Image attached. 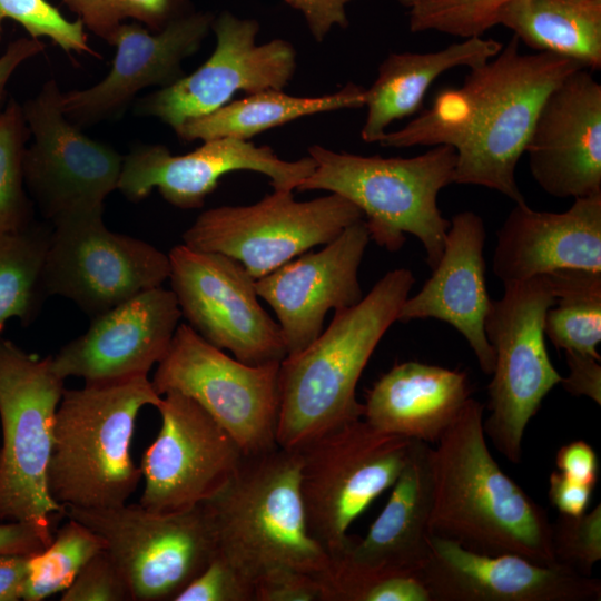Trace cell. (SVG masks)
<instances>
[{"instance_id":"obj_1","label":"cell","mask_w":601,"mask_h":601,"mask_svg":"<svg viewBox=\"0 0 601 601\" xmlns=\"http://www.w3.org/2000/svg\"><path fill=\"white\" fill-rule=\"evenodd\" d=\"M513 36L493 58L471 68L462 86L441 89L432 105L403 128L386 131L383 147L446 145L456 151L453 183L483 186L524 204L518 162L550 92L578 61L522 53Z\"/></svg>"},{"instance_id":"obj_2","label":"cell","mask_w":601,"mask_h":601,"mask_svg":"<svg viewBox=\"0 0 601 601\" xmlns=\"http://www.w3.org/2000/svg\"><path fill=\"white\" fill-rule=\"evenodd\" d=\"M483 412L484 405L470 397L432 451L430 534L474 552L559 566L548 513L490 453Z\"/></svg>"},{"instance_id":"obj_3","label":"cell","mask_w":601,"mask_h":601,"mask_svg":"<svg viewBox=\"0 0 601 601\" xmlns=\"http://www.w3.org/2000/svg\"><path fill=\"white\" fill-rule=\"evenodd\" d=\"M410 269L386 273L352 307L335 311L329 326L279 366L278 446L302 450L364 415L358 380L384 334L397 321L414 285Z\"/></svg>"},{"instance_id":"obj_4","label":"cell","mask_w":601,"mask_h":601,"mask_svg":"<svg viewBox=\"0 0 601 601\" xmlns=\"http://www.w3.org/2000/svg\"><path fill=\"white\" fill-rule=\"evenodd\" d=\"M161 396L148 376L65 390L52 427L47 486L58 504L108 509L127 503L141 480L131 441L141 408Z\"/></svg>"},{"instance_id":"obj_5","label":"cell","mask_w":601,"mask_h":601,"mask_svg":"<svg viewBox=\"0 0 601 601\" xmlns=\"http://www.w3.org/2000/svg\"><path fill=\"white\" fill-rule=\"evenodd\" d=\"M298 450L246 455L229 482L203 504L217 551L255 581L277 569L331 578L332 561L309 534Z\"/></svg>"},{"instance_id":"obj_6","label":"cell","mask_w":601,"mask_h":601,"mask_svg":"<svg viewBox=\"0 0 601 601\" xmlns=\"http://www.w3.org/2000/svg\"><path fill=\"white\" fill-rule=\"evenodd\" d=\"M308 156L315 168L297 190H326L346 198L361 209L370 239L380 247L396 252L403 247L405 234H411L422 243L427 265L436 266L450 227L437 196L453 183L454 148L439 145L411 158H384L314 145Z\"/></svg>"},{"instance_id":"obj_7","label":"cell","mask_w":601,"mask_h":601,"mask_svg":"<svg viewBox=\"0 0 601 601\" xmlns=\"http://www.w3.org/2000/svg\"><path fill=\"white\" fill-rule=\"evenodd\" d=\"M63 384L51 355L28 353L0 335V523H30L49 541L55 520L66 512L47 486Z\"/></svg>"},{"instance_id":"obj_8","label":"cell","mask_w":601,"mask_h":601,"mask_svg":"<svg viewBox=\"0 0 601 601\" xmlns=\"http://www.w3.org/2000/svg\"><path fill=\"white\" fill-rule=\"evenodd\" d=\"M554 302L548 275H539L504 284L503 296L491 300L485 317L495 363L487 387L490 415L483 430L512 464L521 462L530 420L562 380L544 343V318Z\"/></svg>"},{"instance_id":"obj_9","label":"cell","mask_w":601,"mask_h":601,"mask_svg":"<svg viewBox=\"0 0 601 601\" xmlns=\"http://www.w3.org/2000/svg\"><path fill=\"white\" fill-rule=\"evenodd\" d=\"M411 441L381 432L362 417L299 450L307 528L332 566L352 543L347 531L353 521L396 481Z\"/></svg>"},{"instance_id":"obj_10","label":"cell","mask_w":601,"mask_h":601,"mask_svg":"<svg viewBox=\"0 0 601 601\" xmlns=\"http://www.w3.org/2000/svg\"><path fill=\"white\" fill-rule=\"evenodd\" d=\"M363 217L356 205L337 194L298 201L292 190H274L253 205L203 211L183 240L190 248L236 259L258 279L331 243Z\"/></svg>"},{"instance_id":"obj_11","label":"cell","mask_w":601,"mask_h":601,"mask_svg":"<svg viewBox=\"0 0 601 601\" xmlns=\"http://www.w3.org/2000/svg\"><path fill=\"white\" fill-rule=\"evenodd\" d=\"M105 543L134 601H174L211 561L217 544L203 504L155 513L139 503L108 509L66 506Z\"/></svg>"},{"instance_id":"obj_12","label":"cell","mask_w":601,"mask_h":601,"mask_svg":"<svg viewBox=\"0 0 601 601\" xmlns=\"http://www.w3.org/2000/svg\"><path fill=\"white\" fill-rule=\"evenodd\" d=\"M61 90L47 80L22 104L32 141L23 155V178L33 206L51 226L104 215L117 189L124 156L85 135L61 108Z\"/></svg>"},{"instance_id":"obj_13","label":"cell","mask_w":601,"mask_h":601,"mask_svg":"<svg viewBox=\"0 0 601 601\" xmlns=\"http://www.w3.org/2000/svg\"><path fill=\"white\" fill-rule=\"evenodd\" d=\"M279 366L280 362L245 364L180 324L151 384L160 396L175 391L196 401L245 456L255 455L278 445Z\"/></svg>"},{"instance_id":"obj_14","label":"cell","mask_w":601,"mask_h":601,"mask_svg":"<svg viewBox=\"0 0 601 601\" xmlns=\"http://www.w3.org/2000/svg\"><path fill=\"white\" fill-rule=\"evenodd\" d=\"M181 316L205 341L249 365L286 356L279 325L263 308L255 278L236 259L183 245L168 254Z\"/></svg>"},{"instance_id":"obj_15","label":"cell","mask_w":601,"mask_h":601,"mask_svg":"<svg viewBox=\"0 0 601 601\" xmlns=\"http://www.w3.org/2000/svg\"><path fill=\"white\" fill-rule=\"evenodd\" d=\"M104 215L51 226L45 262L49 296L73 302L91 318L168 279V255L149 243L109 230Z\"/></svg>"},{"instance_id":"obj_16","label":"cell","mask_w":601,"mask_h":601,"mask_svg":"<svg viewBox=\"0 0 601 601\" xmlns=\"http://www.w3.org/2000/svg\"><path fill=\"white\" fill-rule=\"evenodd\" d=\"M157 405L160 431L144 452L139 504L155 513L186 511L218 493L245 454L196 401L175 391Z\"/></svg>"},{"instance_id":"obj_17","label":"cell","mask_w":601,"mask_h":601,"mask_svg":"<svg viewBox=\"0 0 601 601\" xmlns=\"http://www.w3.org/2000/svg\"><path fill=\"white\" fill-rule=\"evenodd\" d=\"M211 29L216 47L193 73L140 98L135 115L156 117L176 131L186 121L227 105L238 91L283 90L296 69V51L284 39L257 45L259 24L223 12Z\"/></svg>"},{"instance_id":"obj_18","label":"cell","mask_w":601,"mask_h":601,"mask_svg":"<svg viewBox=\"0 0 601 601\" xmlns=\"http://www.w3.org/2000/svg\"><path fill=\"white\" fill-rule=\"evenodd\" d=\"M314 168L311 156L284 160L269 146L230 137L204 140L185 155H173L164 145L139 144L124 156L117 189L138 203L157 188L170 205L196 209L204 206L219 179L231 171H257L269 178L274 190L293 191Z\"/></svg>"},{"instance_id":"obj_19","label":"cell","mask_w":601,"mask_h":601,"mask_svg":"<svg viewBox=\"0 0 601 601\" xmlns=\"http://www.w3.org/2000/svg\"><path fill=\"white\" fill-rule=\"evenodd\" d=\"M368 242L363 218L319 252L302 254L255 280L258 297L275 312L287 356L322 334L328 311L352 307L363 298L358 268Z\"/></svg>"},{"instance_id":"obj_20","label":"cell","mask_w":601,"mask_h":601,"mask_svg":"<svg viewBox=\"0 0 601 601\" xmlns=\"http://www.w3.org/2000/svg\"><path fill=\"white\" fill-rule=\"evenodd\" d=\"M180 317L171 289H146L92 317L82 335L51 355L52 368L85 383L147 376L167 354Z\"/></svg>"},{"instance_id":"obj_21","label":"cell","mask_w":601,"mask_h":601,"mask_svg":"<svg viewBox=\"0 0 601 601\" xmlns=\"http://www.w3.org/2000/svg\"><path fill=\"white\" fill-rule=\"evenodd\" d=\"M210 12L191 11L154 32L128 21L117 30L112 66L98 83L61 92L65 116L78 127L119 117L142 89L165 88L184 75L181 63L197 52L211 29Z\"/></svg>"},{"instance_id":"obj_22","label":"cell","mask_w":601,"mask_h":601,"mask_svg":"<svg viewBox=\"0 0 601 601\" xmlns=\"http://www.w3.org/2000/svg\"><path fill=\"white\" fill-rule=\"evenodd\" d=\"M525 152L533 179L549 195L601 194V85L577 69L546 97Z\"/></svg>"},{"instance_id":"obj_23","label":"cell","mask_w":601,"mask_h":601,"mask_svg":"<svg viewBox=\"0 0 601 601\" xmlns=\"http://www.w3.org/2000/svg\"><path fill=\"white\" fill-rule=\"evenodd\" d=\"M431 601H597L601 583L565 566L516 554L490 555L431 535L421 570Z\"/></svg>"},{"instance_id":"obj_24","label":"cell","mask_w":601,"mask_h":601,"mask_svg":"<svg viewBox=\"0 0 601 601\" xmlns=\"http://www.w3.org/2000/svg\"><path fill=\"white\" fill-rule=\"evenodd\" d=\"M483 219L466 210L450 221L442 256L421 290L403 303L397 321L434 318L457 329L486 375L495 356L485 334L491 298L485 284Z\"/></svg>"},{"instance_id":"obj_25","label":"cell","mask_w":601,"mask_h":601,"mask_svg":"<svg viewBox=\"0 0 601 601\" xmlns=\"http://www.w3.org/2000/svg\"><path fill=\"white\" fill-rule=\"evenodd\" d=\"M565 268L601 272V194L562 213L515 204L497 231L493 273L503 285Z\"/></svg>"},{"instance_id":"obj_26","label":"cell","mask_w":601,"mask_h":601,"mask_svg":"<svg viewBox=\"0 0 601 601\" xmlns=\"http://www.w3.org/2000/svg\"><path fill=\"white\" fill-rule=\"evenodd\" d=\"M432 451L428 443L412 439L384 509L365 538L353 536L336 563L370 571L421 573L430 553Z\"/></svg>"},{"instance_id":"obj_27","label":"cell","mask_w":601,"mask_h":601,"mask_svg":"<svg viewBox=\"0 0 601 601\" xmlns=\"http://www.w3.org/2000/svg\"><path fill=\"white\" fill-rule=\"evenodd\" d=\"M471 392L464 372L404 362L368 390L363 418L381 432L435 443L456 420Z\"/></svg>"},{"instance_id":"obj_28","label":"cell","mask_w":601,"mask_h":601,"mask_svg":"<svg viewBox=\"0 0 601 601\" xmlns=\"http://www.w3.org/2000/svg\"><path fill=\"white\" fill-rule=\"evenodd\" d=\"M502 47L494 39L471 37L433 52L388 55L374 82L365 89L367 112L362 139L378 142L392 122L420 111L428 88L441 75L459 67L483 65Z\"/></svg>"},{"instance_id":"obj_29","label":"cell","mask_w":601,"mask_h":601,"mask_svg":"<svg viewBox=\"0 0 601 601\" xmlns=\"http://www.w3.org/2000/svg\"><path fill=\"white\" fill-rule=\"evenodd\" d=\"M496 24L538 52L601 68V0H511L497 11Z\"/></svg>"},{"instance_id":"obj_30","label":"cell","mask_w":601,"mask_h":601,"mask_svg":"<svg viewBox=\"0 0 601 601\" xmlns=\"http://www.w3.org/2000/svg\"><path fill=\"white\" fill-rule=\"evenodd\" d=\"M364 104L365 89L355 83H347L333 93L319 97H296L283 90H264L188 120L175 132L185 141L221 137L248 140L305 116L361 108Z\"/></svg>"},{"instance_id":"obj_31","label":"cell","mask_w":601,"mask_h":601,"mask_svg":"<svg viewBox=\"0 0 601 601\" xmlns=\"http://www.w3.org/2000/svg\"><path fill=\"white\" fill-rule=\"evenodd\" d=\"M51 228L32 224L19 231L0 233V333L8 321L30 325L49 296L45 262Z\"/></svg>"},{"instance_id":"obj_32","label":"cell","mask_w":601,"mask_h":601,"mask_svg":"<svg viewBox=\"0 0 601 601\" xmlns=\"http://www.w3.org/2000/svg\"><path fill=\"white\" fill-rule=\"evenodd\" d=\"M548 277L555 302L545 314L544 334L556 348L601 359V272L565 268Z\"/></svg>"},{"instance_id":"obj_33","label":"cell","mask_w":601,"mask_h":601,"mask_svg":"<svg viewBox=\"0 0 601 601\" xmlns=\"http://www.w3.org/2000/svg\"><path fill=\"white\" fill-rule=\"evenodd\" d=\"M102 550L105 543L97 533L68 518L51 543L30 555L22 600L41 601L63 592L83 565Z\"/></svg>"},{"instance_id":"obj_34","label":"cell","mask_w":601,"mask_h":601,"mask_svg":"<svg viewBox=\"0 0 601 601\" xmlns=\"http://www.w3.org/2000/svg\"><path fill=\"white\" fill-rule=\"evenodd\" d=\"M30 138L22 104L10 98L0 114V233L33 224L35 206L23 178V155Z\"/></svg>"},{"instance_id":"obj_35","label":"cell","mask_w":601,"mask_h":601,"mask_svg":"<svg viewBox=\"0 0 601 601\" xmlns=\"http://www.w3.org/2000/svg\"><path fill=\"white\" fill-rule=\"evenodd\" d=\"M85 29L111 45L119 27L135 21L157 32L194 11L190 0H61Z\"/></svg>"},{"instance_id":"obj_36","label":"cell","mask_w":601,"mask_h":601,"mask_svg":"<svg viewBox=\"0 0 601 601\" xmlns=\"http://www.w3.org/2000/svg\"><path fill=\"white\" fill-rule=\"evenodd\" d=\"M326 601H431L420 574L333 565Z\"/></svg>"},{"instance_id":"obj_37","label":"cell","mask_w":601,"mask_h":601,"mask_svg":"<svg viewBox=\"0 0 601 601\" xmlns=\"http://www.w3.org/2000/svg\"><path fill=\"white\" fill-rule=\"evenodd\" d=\"M511 0H415L410 8L412 32L439 31L461 38L482 37L495 26L502 6Z\"/></svg>"},{"instance_id":"obj_38","label":"cell","mask_w":601,"mask_h":601,"mask_svg":"<svg viewBox=\"0 0 601 601\" xmlns=\"http://www.w3.org/2000/svg\"><path fill=\"white\" fill-rule=\"evenodd\" d=\"M6 20L20 24L31 38H49L67 53L97 56L81 21L68 20L48 0H0V41Z\"/></svg>"},{"instance_id":"obj_39","label":"cell","mask_w":601,"mask_h":601,"mask_svg":"<svg viewBox=\"0 0 601 601\" xmlns=\"http://www.w3.org/2000/svg\"><path fill=\"white\" fill-rule=\"evenodd\" d=\"M551 544L560 565L591 577L601 559V505L577 516L560 513L551 523Z\"/></svg>"},{"instance_id":"obj_40","label":"cell","mask_w":601,"mask_h":601,"mask_svg":"<svg viewBox=\"0 0 601 601\" xmlns=\"http://www.w3.org/2000/svg\"><path fill=\"white\" fill-rule=\"evenodd\" d=\"M254 593L255 583L250 577L217 551L174 601H254Z\"/></svg>"},{"instance_id":"obj_41","label":"cell","mask_w":601,"mask_h":601,"mask_svg":"<svg viewBox=\"0 0 601 601\" xmlns=\"http://www.w3.org/2000/svg\"><path fill=\"white\" fill-rule=\"evenodd\" d=\"M60 600L134 601L126 579L106 550L98 552L83 565Z\"/></svg>"},{"instance_id":"obj_42","label":"cell","mask_w":601,"mask_h":601,"mask_svg":"<svg viewBox=\"0 0 601 601\" xmlns=\"http://www.w3.org/2000/svg\"><path fill=\"white\" fill-rule=\"evenodd\" d=\"M254 601H326L325 583L307 572L277 569L255 581Z\"/></svg>"},{"instance_id":"obj_43","label":"cell","mask_w":601,"mask_h":601,"mask_svg":"<svg viewBox=\"0 0 601 601\" xmlns=\"http://www.w3.org/2000/svg\"><path fill=\"white\" fill-rule=\"evenodd\" d=\"M569 374L562 376V387L574 396H587L601 404V359L588 354L564 351Z\"/></svg>"},{"instance_id":"obj_44","label":"cell","mask_w":601,"mask_h":601,"mask_svg":"<svg viewBox=\"0 0 601 601\" xmlns=\"http://www.w3.org/2000/svg\"><path fill=\"white\" fill-rule=\"evenodd\" d=\"M299 10L316 41H323L334 26L347 27L346 4L351 0H284Z\"/></svg>"},{"instance_id":"obj_45","label":"cell","mask_w":601,"mask_h":601,"mask_svg":"<svg viewBox=\"0 0 601 601\" xmlns=\"http://www.w3.org/2000/svg\"><path fill=\"white\" fill-rule=\"evenodd\" d=\"M558 471L571 480L594 489L599 479L598 455L582 440L570 442L559 449L555 456Z\"/></svg>"},{"instance_id":"obj_46","label":"cell","mask_w":601,"mask_h":601,"mask_svg":"<svg viewBox=\"0 0 601 601\" xmlns=\"http://www.w3.org/2000/svg\"><path fill=\"white\" fill-rule=\"evenodd\" d=\"M593 487L569 479L559 471L549 477V499L561 514L577 516L587 511Z\"/></svg>"},{"instance_id":"obj_47","label":"cell","mask_w":601,"mask_h":601,"mask_svg":"<svg viewBox=\"0 0 601 601\" xmlns=\"http://www.w3.org/2000/svg\"><path fill=\"white\" fill-rule=\"evenodd\" d=\"M51 543L35 525L20 522L0 523V554H33Z\"/></svg>"},{"instance_id":"obj_48","label":"cell","mask_w":601,"mask_h":601,"mask_svg":"<svg viewBox=\"0 0 601 601\" xmlns=\"http://www.w3.org/2000/svg\"><path fill=\"white\" fill-rule=\"evenodd\" d=\"M46 43L41 39L21 37L12 40L0 56V114L6 106L7 86L14 71L26 61L42 52Z\"/></svg>"},{"instance_id":"obj_49","label":"cell","mask_w":601,"mask_h":601,"mask_svg":"<svg viewBox=\"0 0 601 601\" xmlns=\"http://www.w3.org/2000/svg\"><path fill=\"white\" fill-rule=\"evenodd\" d=\"M31 554H0V601L22 599Z\"/></svg>"},{"instance_id":"obj_50","label":"cell","mask_w":601,"mask_h":601,"mask_svg":"<svg viewBox=\"0 0 601 601\" xmlns=\"http://www.w3.org/2000/svg\"><path fill=\"white\" fill-rule=\"evenodd\" d=\"M395 1H397L398 3H401L402 6H404V7L408 8V9H410V8L414 4V2H415V0H395Z\"/></svg>"}]
</instances>
